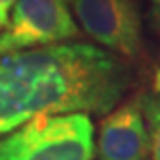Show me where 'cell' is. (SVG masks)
I'll list each match as a JSON object with an SVG mask.
<instances>
[{"label": "cell", "instance_id": "4", "mask_svg": "<svg viewBox=\"0 0 160 160\" xmlns=\"http://www.w3.org/2000/svg\"><path fill=\"white\" fill-rule=\"evenodd\" d=\"M79 25L108 52L137 58L143 52L141 16L133 0H70Z\"/></svg>", "mask_w": 160, "mask_h": 160}, {"label": "cell", "instance_id": "1", "mask_svg": "<svg viewBox=\"0 0 160 160\" xmlns=\"http://www.w3.org/2000/svg\"><path fill=\"white\" fill-rule=\"evenodd\" d=\"M129 85L120 56L87 42L0 56V135L37 116L106 114Z\"/></svg>", "mask_w": 160, "mask_h": 160}, {"label": "cell", "instance_id": "3", "mask_svg": "<svg viewBox=\"0 0 160 160\" xmlns=\"http://www.w3.org/2000/svg\"><path fill=\"white\" fill-rule=\"evenodd\" d=\"M77 35L70 0H16L0 31V56L66 42Z\"/></svg>", "mask_w": 160, "mask_h": 160}, {"label": "cell", "instance_id": "8", "mask_svg": "<svg viewBox=\"0 0 160 160\" xmlns=\"http://www.w3.org/2000/svg\"><path fill=\"white\" fill-rule=\"evenodd\" d=\"M151 14H152L154 25L160 29V0H151Z\"/></svg>", "mask_w": 160, "mask_h": 160}, {"label": "cell", "instance_id": "2", "mask_svg": "<svg viewBox=\"0 0 160 160\" xmlns=\"http://www.w3.org/2000/svg\"><path fill=\"white\" fill-rule=\"evenodd\" d=\"M95 128L87 114L37 116L0 137V160H91Z\"/></svg>", "mask_w": 160, "mask_h": 160}, {"label": "cell", "instance_id": "6", "mask_svg": "<svg viewBox=\"0 0 160 160\" xmlns=\"http://www.w3.org/2000/svg\"><path fill=\"white\" fill-rule=\"evenodd\" d=\"M141 102L151 139V160H160V79L147 95H141Z\"/></svg>", "mask_w": 160, "mask_h": 160}, {"label": "cell", "instance_id": "5", "mask_svg": "<svg viewBox=\"0 0 160 160\" xmlns=\"http://www.w3.org/2000/svg\"><path fill=\"white\" fill-rule=\"evenodd\" d=\"M97 154L98 160H151V139L141 95L116 106L102 120Z\"/></svg>", "mask_w": 160, "mask_h": 160}, {"label": "cell", "instance_id": "7", "mask_svg": "<svg viewBox=\"0 0 160 160\" xmlns=\"http://www.w3.org/2000/svg\"><path fill=\"white\" fill-rule=\"evenodd\" d=\"M14 4H16V0H0V31L8 23V18H10Z\"/></svg>", "mask_w": 160, "mask_h": 160}]
</instances>
